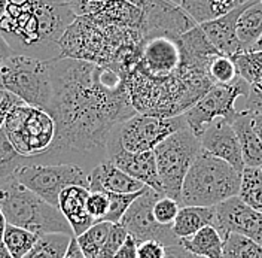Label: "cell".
<instances>
[{
	"mask_svg": "<svg viewBox=\"0 0 262 258\" xmlns=\"http://www.w3.org/2000/svg\"><path fill=\"white\" fill-rule=\"evenodd\" d=\"M49 65L54 96L48 112L57 133L43 164L76 163L93 170L106 155L115 126L137 113L125 78L115 69L75 58H57Z\"/></svg>",
	"mask_w": 262,
	"mask_h": 258,
	"instance_id": "cell-1",
	"label": "cell"
},
{
	"mask_svg": "<svg viewBox=\"0 0 262 258\" xmlns=\"http://www.w3.org/2000/svg\"><path fill=\"white\" fill-rule=\"evenodd\" d=\"M209 65L182 52L178 37L146 36L137 63L124 75L137 113L178 116L213 87Z\"/></svg>",
	"mask_w": 262,
	"mask_h": 258,
	"instance_id": "cell-2",
	"label": "cell"
},
{
	"mask_svg": "<svg viewBox=\"0 0 262 258\" xmlns=\"http://www.w3.org/2000/svg\"><path fill=\"white\" fill-rule=\"evenodd\" d=\"M75 19L66 0H8L0 34L15 54L51 62L60 57L58 42Z\"/></svg>",
	"mask_w": 262,
	"mask_h": 258,
	"instance_id": "cell-3",
	"label": "cell"
},
{
	"mask_svg": "<svg viewBox=\"0 0 262 258\" xmlns=\"http://www.w3.org/2000/svg\"><path fill=\"white\" fill-rule=\"evenodd\" d=\"M145 37L140 29L76 16L58 42V58L82 60L125 75L137 63Z\"/></svg>",
	"mask_w": 262,
	"mask_h": 258,
	"instance_id": "cell-4",
	"label": "cell"
},
{
	"mask_svg": "<svg viewBox=\"0 0 262 258\" xmlns=\"http://www.w3.org/2000/svg\"><path fill=\"white\" fill-rule=\"evenodd\" d=\"M240 181L242 172L201 149L185 176L180 205L216 206L238 194Z\"/></svg>",
	"mask_w": 262,
	"mask_h": 258,
	"instance_id": "cell-5",
	"label": "cell"
},
{
	"mask_svg": "<svg viewBox=\"0 0 262 258\" xmlns=\"http://www.w3.org/2000/svg\"><path fill=\"white\" fill-rule=\"evenodd\" d=\"M0 208L9 224L30 230L37 236L48 233L75 236L61 210L16 179L0 187Z\"/></svg>",
	"mask_w": 262,
	"mask_h": 258,
	"instance_id": "cell-6",
	"label": "cell"
},
{
	"mask_svg": "<svg viewBox=\"0 0 262 258\" xmlns=\"http://www.w3.org/2000/svg\"><path fill=\"white\" fill-rule=\"evenodd\" d=\"M3 131L26 164H43L55 139L57 123L48 111L18 102L6 116Z\"/></svg>",
	"mask_w": 262,
	"mask_h": 258,
	"instance_id": "cell-7",
	"label": "cell"
},
{
	"mask_svg": "<svg viewBox=\"0 0 262 258\" xmlns=\"http://www.w3.org/2000/svg\"><path fill=\"white\" fill-rule=\"evenodd\" d=\"M0 91L48 111L54 96L49 62L14 54L0 70Z\"/></svg>",
	"mask_w": 262,
	"mask_h": 258,
	"instance_id": "cell-8",
	"label": "cell"
},
{
	"mask_svg": "<svg viewBox=\"0 0 262 258\" xmlns=\"http://www.w3.org/2000/svg\"><path fill=\"white\" fill-rule=\"evenodd\" d=\"M200 151V137L189 127L170 134L154 149L158 176L165 195L180 203L183 181Z\"/></svg>",
	"mask_w": 262,
	"mask_h": 258,
	"instance_id": "cell-9",
	"label": "cell"
},
{
	"mask_svg": "<svg viewBox=\"0 0 262 258\" xmlns=\"http://www.w3.org/2000/svg\"><path fill=\"white\" fill-rule=\"evenodd\" d=\"M90 172L76 163L24 164L15 172V179L40 195L48 203L57 206L58 195L69 185H82L88 188Z\"/></svg>",
	"mask_w": 262,
	"mask_h": 258,
	"instance_id": "cell-10",
	"label": "cell"
},
{
	"mask_svg": "<svg viewBox=\"0 0 262 258\" xmlns=\"http://www.w3.org/2000/svg\"><path fill=\"white\" fill-rule=\"evenodd\" d=\"M185 127H188V124L183 113L170 118L136 113L116 124L109 137L116 141L125 151L145 152L154 151L164 139Z\"/></svg>",
	"mask_w": 262,
	"mask_h": 258,
	"instance_id": "cell-11",
	"label": "cell"
},
{
	"mask_svg": "<svg viewBox=\"0 0 262 258\" xmlns=\"http://www.w3.org/2000/svg\"><path fill=\"white\" fill-rule=\"evenodd\" d=\"M250 84L238 76L228 85H213L212 88L183 113L188 127L200 137L216 118H227L232 123L237 115L238 98L247 96Z\"/></svg>",
	"mask_w": 262,
	"mask_h": 258,
	"instance_id": "cell-12",
	"label": "cell"
},
{
	"mask_svg": "<svg viewBox=\"0 0 262 258\" xmlns=\"http://www.w3.org/2000/svg\"><path fill=\"white\" fill-rule=\"evenodd\" d=\"M161 195L165 194L146 187L121 218L119 224L127 230V233L134 237L137 243L143 241H157L164 243L165 246L179 243L171 226H161L154 216V205Z\"/></svg>",
	"mask_w": 262,
	"mask_h": 258,
	"instance_id": "cell-13",
	"label": "cell"
},
{
	"mask_svg": "<svg viewBox=\"0 0 262 258\" xmlns=\"http://www.w3.org/2000/svg\"><path fill=\"white\" fill-rule=\"evenodd\" d=\"M142 32L145 36L179 37L198 26L188 12L173 0H142Z\"/></svg>",
	"mask_w": 262,
	"mask_h": 258,
	"instance_id": "cell-14",
	"label": "cell"
},
{
	"mask_svg": "<svg viewBox=\"0 0 262 258\" xmlns=\"http://www.w3.org/2000/svg\"><path fill=\"white\" fill-rule=\"evenodd\" d=\"M214 228L225 237L229 233H238L262 245V212L255 210L234 195L214 206Z\"/></svg>",
	"mask_w": 262,
	"mask_h": 258,
	"instance_id": "cell-15",
	"label": "cell"
},
{
	"mask_svg": "<svg viewBox=\"0 0 262 258\" xmlns=\"http://www.w3.org/2000/svg\"><path fill=\"white\" fill-rule=\"evenodd\" d=\"M104 158L114 163L118 169H121L131 177L143 182L146 187H150L155 191L164 194L163 184L158 176L154 151L130 152V151H125L116 141L107 137Z\"/></svg>",
	"mask_w": 262,
	"mask_h": 258,
	"instance_id": "cell-16",
	"label": "cell"
},
{
	"mask_svg": "<svg viewBox=\"0 0 262 258\" xmlns=\"http://www.w3.org/2000/svg\"><path fill=\"white\" fill-rule=\"evenodd\" d=\"M70 6L76 16L142 30V11L127 0H72Z\"/></svg>",
	"mask_w": 262,
	"mask_h": 258,
	"instance_id": "cell-17",
	"label": "cell"
},
{
	"mask_svg": "<svg viewBox=\"0 0 262 258\" xmlns=\"http://www.w3.org/2000/svg\"><path fill=\"white\" fill-rule=\"evenodd\" d=\"M201 149L207 154L225 160L238 172H243L245 162L235 130L227 118H216L200 136Z\"/></svg>",
	"mask_w": 262,
	"mask_h": 258,
	"instance_id": "cell-18",
	"label": "cell"
},
{
	"mask_svg": "<svg viewBox=\"0 0 262 258\" xmlns=\"http://www.w3.org/2000/svg\"><path fill=\"white\" fill-rule=\"evenodd\" d=\"M252 2H247L225 15L198 24L219 54L232 57L238 52H243L238 36H237V21H238V16L242 15V12Z\"/></svg>",
	"mask_w": 262,
	"mask_h": 258,
	"instance_id": "cell-19",
	"label": "cell"
},
{
	"mask_svg": "<svg viewBox=\"0 0 262 258\" xmlns=\"http://www.w3.org/2000/svg\"><path fill=\"white\" fill-rule=\"evenodd\" d=\"M88 190L90 191H104V193L130 194L142 191L146 185L121 169H118L114 163L103 158L97 166L90 172L88 176Z\"/></svg>",
	"mask_w": 262,
	"mask_h": 258,
	"instance_id": "cell-20",
	"label": "cell"
},
{
	"mask_svg": "<svg viewBox=\"0 0 262 258\" xmlns=\"http://www.w3.org/2000/svg\"><path fill=\"white\" fill-rule=\"evenodd\" d=\"M90 190L82 185H69L58 195L57 208L61 210L67 223L72 227V231L76 236L88 230L96 221L86 210V199Z\"/></svg>",
	"mask_w": 262,
	"mask_h": 258,
	"instance_id": "cell-21",
	"label": "cell"
},
{
	"mask_svg": "<svg viewBox=\"0 0 262 258\" xmlns=\"http://www.w3.org/2000/svg\"><path fill=\"white\" fill-rule=\"evenodd\" d=\"M231 124L240 142L245 167H262V141L252 126L250 112L238 111Z\"/></svg>",
	"mask_w": 262,
	"mask_h": 258,
	"instance_id": "cell-22",
	"label": "cell"
},
{
	"mask_svg": "<svg viewBox=\"0 0 262 258\" xmlns=\"http://www.w3.org/2000/svg\"><path fill=\"white\" fill-rule=\"evenodd\" d=\"M216 221V209L214 206H182L179 213L171 226L173 233L178 239H185L195 234L203 227L213 226Z\"/></svg>",
	"mask_w": 262,
	"mask_h": 258,
	"instance_id": "cell-23",
	"label": "cell"
},
{
	"mask_svg": "<svg viewBox=\"0 0 262 258\" xmlns=\"http://www.w3.org/2000/svg\"><path fill=\"white\" fill-rule=\"evenodd\" d=\"M179 243L200 258H222L224 237L213 226L203 227L195 234L180 239Z\"/></svg>",
	"mask_w": 262,
	"mask_h": 258,
	"instance_id": "cell-24",
	"label": "cell"
},
{
	"mask_svg": "<svg viewBox=\"0 0 262 258\" xmlns=\"http://www.w3.org/2000/svg\"><path fill=\"white\" fill-rule=\"evenodd\" d=\"M252 0H182L180 6L196 24L225 15Z\"/></svg>",
	"mask_w": 262,
	"mask_h": 258,
	"instance_id": "cell-25",
	"label": "cell"
},
{
	"mask_svg": "<svg viewBox=\"0 0 262 258\" xmlns=\"http://www.w3.org/2000/svg\"><path fill=\"white\" fill-rule=\"evenodd\" d=\"M237 36L243 51H249L262 36V2H252L237 21Z\"/></svg>",
	"mask_w": 262,
	"mask_h": 258,
	"instance_id": "cell-26",
	"label": "cell"
},
{
	"mask_svg": "<svg viewBox=\"0 0 262 258\" xmlns=\"http://www.w3.org/2000/svg\"><path fill=\"white\" fill-rule=\"evenodd\" d=\"M75 236L66 233H48L39 236L27 255L23 258H64L66 251Z\"/></svg>",
	"mask_w": 262,
	"mask_h": 258,
	"instance_id": "cell-27",
	"label": "cell"
},
{
	"mask_svg": "<svg viewBox=\"0 0 262 258\" xmlns=\"http://www.w3.org/2000/svg\"><path fill=\"white\" fill-rule=\"evenodd\" d=\"M246 205L262 212V167H245L237 194Z\"/></svg>",
	"mask_w": 262,
	"mask_h": 258,
	"instance_id": "cell-28",
	"label": "cell"
},
{
	"mask_svg": "<svg viewBox=\"0 0 262 258\" xmlns=\"http://www.w3.org/2000/svg\"><path fill=\"white\" fill-rule=\"evenodd\" d=\"M37 239H39V236L34 234L30 230H26L23 227L8 223L2 242L5 243V246L8 248V251L11 252L12 257L23 258L29 254V251L34 246V243L37 242Z\"/></svg>",
	"mask_w": 262,
	"mask_h": 258,
	"instance_id": "cell-29",
	"label": "cell"
},
{
	"mask_svg": "<svg viewBox=\"0 0 262 258\" xmlns=\"http://www.w3.org/2000/svg\"><path fill=\"white\" fill-rule=\"evenodd\" d=\"M222 258H262V245L243 234L229 233L224 237Z\"/></svg>",
	"mask_w": 262,
	"mask_h": 258,
	"instance_id": "cell-30",
	"label": "cell"
},
{
	"mask_svg": "<svg viewBox=\"0 0 262 258\" xmlns=\"http://www.w3.org/2000/svg\"><path fill=\"white\" fill-rule=\"evenodd\" d=\"M111 228H112V223L98 221V223H94L88 230H85L82 234L76 236L78 245L85 257L97 258L98 252L101 251L103 245L111 233Z\"/></svg>",
	"mask_w": 262,
	"mask_h": 258,
	"instance_id": "cell-31",
	"label": "cell"
},
{
	"mask_svg": "<svg viewBox=\"0 0 262 258\" xmlns=\"http://www.w3.org/2000/svg\"><path fill=\"white\" fill-rule=\"evenodd\" d=\"M24 164V157L16 152L3 129L0 130V187L14 181L15 172Z\"/></svg>",
	"mask_w": 262,
	"mask_h": 258,
	"instance_id": "cell-32",
	"label": "cell"
},
{
	"mask_svg": "<svg viewBox=\"0 0 262 258\" xmlns=\"http://www.w3.org/2000/svg\"><path fill=\"white\" fill-rule=\"evenodd\" d=\"M237 66L238 75L249 82L262 80V49L259 51H243L231 57Z\"/></svg>",
	"mask_w": 262,
	"mask_h": 258,
	"instance_id": "cell-33",
	"label": "cell"
},
{
	"mask_svg": "<svg viewBox=\"0 0 262 258\" xmlns=\"http://www.w3.org/2000/svg\"><path fill=\"white\" fill-rule=\"evenodd\" d=\"M207 73L213 85H228L240 76L234 60L228 55H222V54L213 57L207 69Z\"/></svg>",
	"mask_w": 262,
	"mask_h": 258,
	"instance_id": "cell-34",
	"label": "cell"
},
{
	"mask_svg": "<svg viewBox=\"0 0 262 258\" xmlns=\"http://www.w3.org/2000/svg\"><path fill=\"white\" fill-rule=\"evenodd\" d=\"M146 188V187H145ZM143 188V190H145ZM142 191H137V193H130V194H118V193H107L109 195V200H111V206H109V212L107 215L104 216L103 221H107V223H112L116 224L121 221V218L124 216V213L127 212V209L131 206V203L143 193Z\"/></svg>",
	"mask_w": 262,
	"mask_h": 258,
	"instance_id": "cell-35",
	"label": "cell"
},
{
	"mask_svg": "<svg viewBox=\"0 0 262 258\" xmlns=\"http://www.w3.org/2000/svg\"><path fill=\"white\" fill-rule=\"evenodd\" d=\"M179 209L180 206L178 200L168 195H161L154 205V216L161 226H173Z\"/></svg>",
	"mask_w": 262,
	"mask_h": 258,
	"instance_id": "cell-36",
	"label": "cell"
},
{
	"mask_svg": "<svg viewBox=\"0 0 262 258\" xmlns=\"http://www.w3.org/2000/svg\"><path fill=\"white\" fill-rule=\"evenodd\" d=\"M109 206H111V200H109L107 193L90 191L88 199H86V210L96 223L104 220V216L109 212Z\"/></svg>",
	"mask_w": 262,
	"mask_h": 258,
	"instance_id": "cell-37",
	"label": "cell"
},
{
	"mask_svg": "<svg viewBox=\"0 0 262 258\" xmlns=\"http://www.w3.org/2000/svg\"><path fill=\"white\" fill-rule=\"evenodd\" d=\"M128 237V233L124 227L119 223L112 224L111 233L106 239V242L103 245L101 251L98 252L97 258H114L116 251L121 248V245L125 242V239Z\"/></svg>",
	"mask_w": 262,
	"mask_h": 258,
	"instance_id": "cell-38",
	"label": "cell"
},
{
	"mask_svg": "<svg viewBox=\"0 0 262 258\" xmlns=\"http://www.w3.org/2000/svg\"><path fill=\"white\" fill-rule=\"evenodd\" d=\"M243 103H237L238 111H247L250 113H262V80L250 84L247 96L242 97Z\"/></svg>",
	"mask_w": 262,
	"mask_h": 258,
	"instance_id": "cell-39",
	"label": "cell"
},
{
	"mask_svg": "<svg viewBox=\"0 0 262 258\" xmlns=\"http://www.w3.org/2000/svg\"><path fill=\"white\" fill-rule=\"evenodd\" d=\"M167 246L157 241H143L137 243V258H165Z\"/></svg>",
	"mask_w": 262,
	"mask_h": 258,
	"instance_id": "cell-40",
	"label": "cell"
},
{
	"mask_svg": "<svg viewBox=\"0 0 262 258\" xmlns=\"http://www.w3.org/2000/svg\"><path fill=\"white\" fill-rule=\"evenodd\" d=\"M18 102H21L19 98H16L15 96L9 94V93H5L2 100H0V130L3 129V124H5V120L8 116L9 111L15 106Z\"/></svg>",
	"mask_w": 262,
	"mask_h": 258,
	"instance_id": "cell-41",
	"label": "cell"
},
{
	"mask_svg": "<svg viewBox=\"0 0 262 258\" xmlns=\"http://www.w3.org/2000/svg\"><path fill=\"white\" fill-rule=\"evenodd\" d=\"M114 258H137V242L134 237H128L125 239V242L121 245V248L116 251Z\"/></svg>",
	"mask_w": 262,
	"mask_h": 258,
	"instance_id": "cell-42",
	"label": "cell"
},
{
	"mask_svg": "<svg viewBox=\"0 0 262 258\" xmlns=\"http://www.w3.org/2000/svg\"><path fill=\"white\" fill-rule=\"evenodd\" d=\"M165 258H200L191 254L189 251H186L180 243L178 245H171V246H167V254Z\"/></svg>",
	"mask_w": 262,
	"mask_h": 258,
	"instance_id": "cell-43",
	"label": "cell"
},
{
	"mask_svg": "<svg viewBox=\"0 0 262 258\" xmlns=\"http://www.w3.org/2000/svg\"><path fill=\"white\" fill-rule=\"evenodd\" d=\"M15 52L12 51V48L8 45V42L5 41V37L0 34V70H2V67L5 66V63L14 55Z\"/></svg>",
	"mask_w": 262,
	"mask_h": 258,
	"instance_id": "cell-44",
	"label": "cell"
},
{
	"mask_svg": "<svg viewBox=\"0 0 262 258\" xmlns=\"http://www.w3.org/2000/svg\"><path fill=\"white\" fill-rule=\"evenodd\" d=\"M64 258H86L85 255H83V252L81 251V248H79V245H78L76 237H73V239H72V242H70L69 248H67V251H66Z\"/></svg>",
	"mask_w": 262,
	"mask_h": 258,
	"instance_id": "cell-45",
	"label": "cell"
},
{
	"mask_svg": "<svg viewBox=\"0 0 262 258\" xmlns=\"http://www.w3.org/2000/svg\"><path fill=\"white\" fill-rule=\"evenodd\" d=\"M250 115H252V126L262 141V113H250Z\"/></svg>",
	"mask_w": 262,
	"mask_h": 258,
	"instance_id": "cell-46",
	"label": "cell"
},
{
	"mask_svg": "<svg viewBox=\"0 0 262 258\" xmlns=\"http://www.w3.org/2000/svg\"><path fill=\"white\" fill-rule=\"evenodd\" d=\"M8 226V221H6V216L3 213V210L0 208V242L3 241V234H5V230Z\"/></svg>",
	"mask_w": 262,
	"mask_h": 258,
	"instance_id": "cell-47",
	"label": "cell"
},
{
	"mask_svg": "<svg viewBox=\"0 0 262 258\" xmlns=\"http://www.w3.org/2000/svg\"><path fill=\"white\" fill-rule=\"evenodd\" d=\"M0 258H14L3 242H0Z\"/></svg>",
	"mask_w": 262,
	"mask_h": 258,
	"instance_id": "cell-48",
	"label": "cell"
},
{
	"mask_svg": "<svg viewBox=\"0 0 262 258\" xmlns=\"http://www.w3.org/2000/svg\"><path fill=\"white\" fill-rule=\"evenodd\" d=\"M6 6H8V0H0V21H2V18L5 16Z\"/></svg>",
	"mask_w": 262,
	"mask_h": 258,
	"instance_id": "cell-49",
	"label": "cell"
},
{
	"mask_svg": "<svg viewBox=\"0 0 262 258\" xmlns=\"http://www.w3.org/2000/svg\"><path fill=\"white\" fill-rule=\"evenodd\" d=\"M259 49H262V36H261V39H259V41H258L252 48L249 49V51H259Z\"/></svg>",
	"mask_w": 262,
	"mask_h": 258,
	"instance_id": "cell-50",
	"label": "cell"
},
{
	"mask_svg": "<svg viewBox=\"0 0 262 258\" xmlns=\"http://www.w3.org/2000/svg\"><path fill=\"white\" fill-rule=\"evenodd\" d=\"M127 2H130V3H133L134 6H137V8H139V5L142 3V0H127Z\"/></svg>",
	"mask_w": 262,
	"mask_h": 258,
	"instance_id": "cell-51",
	"label": "cell"
},
{
	"mask_svg": "<svg viewBox=\"0 0 262 258\" xmlns=\"http://www.w3.org/2000/svg\"><path fill=\"white\" fill-rule=\"evenodd\" d=\"M3 94H5V93H2V91H0V100H2V97H3Z\"/></svg>",
	"mask_w": 262,
	"mask_h": 258,
	"instance_id": "cell-52",
	"label": "cell"
},
{
	"mask_svg": "<svg viewBox=\"0 0 262 258\" xmlns=\"http://www.w3.org/2000/svg\"><path fill=\"white\" fill-rule=\"evenodd\" d=\"M173 2H176V3H179L180 5V2H182V0H173Z\"/></svg>",
	"mask_w": 262,
	"mask_h": 258,
	"instance_id": "cell-53",
	"label": "cell"
},
{
	"mask_svg": "<svg viewBox=\"0 0 262 258\" xmlns=\"http://www.w3.org/2000/svg\"><path fill=\"white\" fill-rule=\"evenodd\" d=\"M66 2H69V3H70V2H72V0H66Z\"/></svg>",
	"mask_w": 262,
	"mask_h": 258,
	"instance_id": "cell-54",
	"label": "cell"
},
{
	"mask_svg": "<svg viewBox=\"0 0 262 258\" xmlns=\"http://www.w3.org/2000/svg\"><path fill=\"white\" fill-rule=\"evenodd\" d=\"M259 2H262V0H259Z\"/></svg>",
	"mask_w": 262,
	"mask_h": 258,
	"instance_id": "cell-55",
	"label": "cell"
}]
</instances>
